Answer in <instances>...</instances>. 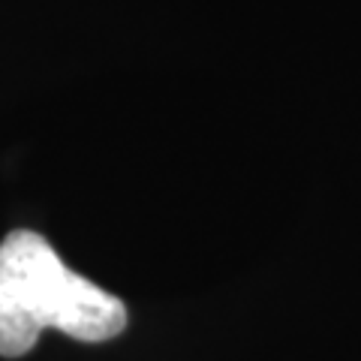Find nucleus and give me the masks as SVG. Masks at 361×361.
<instances>
[{"label": "nucleus", "instance_id": "nucleus-1", "mask_svg": "<svg viewBox=\"0 0 361 361\" xmlns=\"http://www.w3.org/2000/svg\"><path fill=\"white\" fill-rule=\"evenodd\" d=\"M127 325L123 304L75 274L37 232H9L0 244V355L21 358L45 329L103 343Z\"/></svg>", "mask_w": 361, "mask_h": 361}]
</instances>
